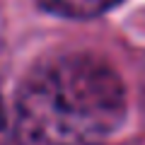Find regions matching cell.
Instances as JSON below:
<instances>
[{"mask_svg": "<svg viewBox=\"0 0 145 145\" xmlns=\"http://www.w3.org/2000/svg\"><path fill=\"white\" fill-rule=\"evenodd\" d=\"M15 145H102L126 121V87L94 53L39 61L15 94Z\"/></svg>", "mask_w": 145, "mask_h": 145, "instance_id": "obj_1", "label": "cell"}, {"mask_svg": "<svg viewBox=\"0 0 145 145\" xmlns=\"http://www.w3.org/2000/svg\"><path fill=\"white\" fill-rule=\"evenodd\" d=\"M7 138H10V119H7L5 102L0 97V145H7Z\"/></svg>", "mask_w": 145, "mask_h": 145, "instance_id": "obj_3", "label": "cell"}, {"mask_svg": "<svg viewBox=\"0 0 145 145\" xmlns=\"http://www.w3.org/2000/svg\"><path fill=\"white\" fill-rule=\"evenodd\" d=\"M39 7L56 17H68V20H92L111 7H116L121 0H36Z\"/></svg>", "mask_w": 145, "mask_h": 145, "instance_id": "obj_2", "label": "cell"}]
</instances>
